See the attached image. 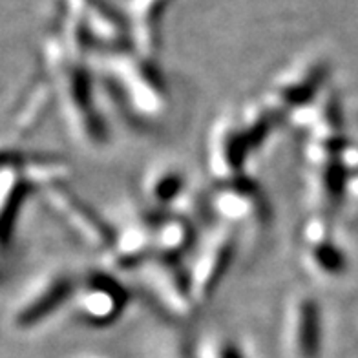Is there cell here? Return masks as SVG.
<instances>
[{
	"instance_id": "obj_11",
	"label": "cell",
	"mask_w": 358,
	"mask_h": 358,
	"mask_svg": "<svg viewBox=\"0 0 358 358\" xmlns=\"http://www.w3.org/2000/svg\"><path fill=\"white\" fill-rule=\"evenodd\" d=\"M302 259L311 273L324 278L340 276L345 271V256L331 240L329 223L324 214L311 216L303 223Z\"/></svg>"
},
{
	"instance_id": "obj_12",
	"label": "cell",
	"mask_w": 358,
	"mask_h": 358,
	"mask_svg": "<svg viewBox=\"0 0 358 358\" xmlns=\"http://www.w3.org/2000/svg\"><path fill=\"white\" fill-rule=\"evenodd\" d=\"M154 227L156 222L139 217L124 225L121 232H115L106 249L110 265L117 271H130L145 264L154 255Z\"/></svg>"
},
{
	"instance_id": "obj_18",
	"label": "cell",
	"mask_w": 358,
	"mask_h": 358,
	"mask_svg": "<svg viewBox=\"0 0 358 358\" xmlns=\"http://www.w3.org/2000/svg\"><path fill=\"white\" fill-rule=\"evenodd\" d=\"M194 243V229L189 220L179 216L163 217L154 227V255L178 258Z\"/></svg>"
},
{
	"instance_id": "obj_15",
	"label": "cell",
	"mask_w": 358,
	"mask_h": 358,
	"mask_svg": "<svg viewBox=\"0 0 358 358\" xmlns=\"http://www.w3.org/2000/svg\"><path fill=\"white\" fill-rule=\"evenodd\" d=\"M349 178L344 159H335L324 165L309 166L307 172V192L320 214L338 207L348 190Z\"/></svg>"
},
{
	"instance_id": "obj_7",
	"label": "cell",
	"mask_w": 358,
	"mask_h": 358,
	"mask_svg": "<svg viewBox=\"0 0 358 358\" xmlns=\"http://www.w3.org/2000/svg\"><path fill=\"white\" fill-rule=\"evenodd\" d=\"M46 198L57 216L85 245L90 249H108L115 232H110V227L95 214L94 208L61 185L46 187Z\"/></svg>"
},
{
	"instance_id": "obj_8",
	"label": "cell",
	"mask_w": 358,
	"mask_h": 358,
	"mask_svg": "<svg viewBox=\"0 0 358 358\" xmlns=\"http://www.w3.org/2000/svg\"><path fill=\"white\" fill-rule=\"evenodd\" d=\"M77 313L94 325H106L123 315L128 302L127 289L112 274L94 273L77 285Z\"/></svg>"
},
{
	"instance_id": "obj_16",
	"label": "cell",
	"mask_w": 358,
	"mask_h": 358,
	"mask_svg": "<svg viewBox=\"0 0 358 358\" xmlns=\"http://www.w3.org/2000/svg\"><path fill=\"white\" fill-rule=\"evenodd\" d=\"M73 17L85 37H94L99 44L110 46L119 44L124 37L123 24L115 19V15L101 0H73Z\"/></svg>"
},
{
	"instance_id": "obj_10",
	"label": "cell",
	"mask_w": 358,
	"mask_h": 358,
	"mask_svg": "<svg viewBox=\"0 0 358 358\" xmlns=\"http://www.w3.org/2000/svg\"><path fill=\"white\" fill-rule=\"evenodd\" d=\"M285 345L292 358H318L322 351L320 307L311 296L291 302L285 320Z\"/></svg>"
},
{
	"instance_id": "obj_21",
	"label": "cell",
	"mask_w": 358,
	"mask_h": 358,
	"mask_svg": "<svg viewBox=\"0 0 358 358\" xmlns=\"http://www.w3.org/2000/svg\"><path fill=\"white\" fill-rule=\"evenodd\" d=\"M205 357L207 358H241L240 351L227 340L213 342L205 348Z\"/></svg>"
},
{
	"instance_id": "obj_9",
	"label": "cell",
	"mask_w": 358,
	"mask_h": 358,
	"mask_svg": "<svg viewBox=\"0 0 358 358\" xmlns=\"http://www.w3.org/2000/svg\"><path fill=\"white\" fill-rule=\"evenodd\" d=\"M210 205L229 227L256 225L267 217L264 196L245 179L220 185L210 196Z\"/></svg>"
},
{
	"instance_id": "obj_6",
	"label": "cell",
	"mask_w": 358,
	"mask_h": 358,
	"mask_svg": "<svg viewBox=\"0 0 358 358\" xmlns=\"http://www.w3.org/2000/svg\"><path fill=\"white\" fill-rule=\"evenodd\" d=\"M252 150L240 121L217 119L208 132L207 166L220 185L243 179L249 152Z\"/></svg>"
},
{
	"instance_id": "obj_5",
	"label": "cell",
	"mask_w": 358,
	"mask_h": 358,
	"mask_svg": "<svg viewBox=\"0 0 358 358\" xmlns=\"http://www.w3.org/2000/svg\"><path fill=\"white\" fill-rule=\"evenodd\" d=\"M327 76L329 71L324 61L306 59V61L294 62L289 70L283 71L282 76L274 80L265 95L264 103L278 115L285 112L292 113L294 110L311 103L324 92Z\"/></svg>"
},
{
	"instance_id": "obj_1",
	"label": "cell",
	"mask_w": 358,
	"mask_h": 358,
	"mask_svg": "<svg viewBox=\"0 0 358 358\" xmlns=\"http://www.w3.org/2000/svg\"><path fill=\"white\" fill-rule=\"evenodd\" d=\"M57 73V97L66 127L80 145L97 148L106 143V127L95 106L94 80L80 61H66L53 68Z\"/></svg>"
},
{
	"instance_id": "obj_2",
	"label": "cell",
	"mask_w": 358,
	"mask_h": 358,
	"mask_svg": "<svg viewBox=\"0 0 358 358\" xmlns=\"http://www.w3.org/2000/svg\"><path fill=\"white\" fill-rule=\"evenodd\" d=\"M103 66L119 97L136 117L154 119L165 112L169 101L165 86L148 59L139 53L113 52L106 55Z\"/></svg>"
},
{
	"instance_id": "obj_19",
	"label": "cell",
	"mask_w": 358,
	"mask_h": 358,
	"mask_svg": "<svg viewBox=\"0 0 358 358\" xmlns=\"http://www.w3.org/2000/svg\"><path fill=\"white\" fill-rule=\"evenodd\" d=\"M185 187L183 174L174 169L154 170L145 181V196L154 207H166L181 196Z\"/></svg>"
},
{
	"instance_id": "obj_4",
	"label": "cell",
	"mask_w": 358,
	"mask_h": 358,
	"mask_svg": "<svg viewBox=\"0 0 358 358\" xmlns=\"http://www.w3.org/2000/svg\"><path fill=\"white\" fill-rule=\"evenodd\" d=\"M234 255V227L217 225L198 241L194 262L189 273L190 291L196 306H201L213 296L217 283L231 265Z\"/></svg>"
},
{
	"instance_id": "obj_17",
	"label": "cell",
	"mask_w": 358,
	"mask_h": 358,
	"mask_svg": "<svg viewBox=\"0 0 358 358\" xmlns=\"http://www.w3.org/2000/svg\"><path fill=\"white\" fill-rule=\"evenodd\" d=\"M169 0H130L128 2V26L134 35L137 53L145 59H150L157 50L159 37L161 13L166 8Z\"/></svg>"
},
{
	"instance_id": "obj_13",
	"label": "cell",
	"mask_w": 358,
	"mask_h": 358,
	"mask_svg": "<svg viewBox=\"0 0 358 358\" xmlns=\"http://www.w3.org/2000/svg\"><path fill=\"white\" fill-rule=\"evenodd\" d=\"M77 291L76 282L68 274H55L50 280L43 282L31 292L26 302L15 313V324L19 327H31L44 318L52 316L61 306L70 300Z\"/></svg>"
},
{
	"instance_id": "obj_14",
	"label": "cell",
	"mask_w": 358,
	"mask_h": 358,
	"mask_svg": "<svg viewBox=\"0 0 358 358\" xmlns=\"http://www.w3.org/2000/svg\"><path fill=\"white\" fill-rule=\"evenodd\" d=\"M289 117L298 130L306 132L307 139L340 136L342 110L336 95L331 92H322L311 103L289 113Z\"/></svg>"
},
{
	"instance_id": "obj_3",
	"label": "cell",
	"mask_w": 358,
	"mask_h": 358,
	"mask_svg": "<svg viewBox=\"0 0 358 358\" xmlns=\"http://www.w3.org/2000/svg\"><path fill=\"white\" fill-rule=\"evenodd\" d=\"M143 287L152 300L174 318H189L196 309L190 291L189 273L181 267L178 258L152 255L137 267Z\"/></svg>"
},
{
	"instance_id": "obj_20",
	"label": "cell",
	"mask_w": 358,
	"mask_h": 358,
	"mask_svg": "<svg viewBox=\"0 0 358 358\" xmlns=\"http://www.w3.org/2000/svg\"><path fill=\"white\" fill-rule=\"evenodd\" d=\"M276 119H278V113L274 112L273 108H268L264 101L249 104L243 110V117H241L240 124L243 128V132H245L247 139H249L250 146H252V150L267 141V137L274 130Z\"/></svg>"
}]
</instances>
